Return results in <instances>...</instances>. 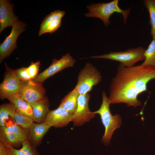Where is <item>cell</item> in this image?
I'll return each mask as SVG.
<instances>
[{"label": "cell", "instance_id": "cell-9", "mask_svg": "<svg viewBox=\"0 0 155 155\" xmlns=\"http://www.w3.org/2000/svg\"><path fill=\"white\" fill-rule=\"evenodd\" d=\"M6 71L3 80L0 85V98L3 100L17 93L21 81L16 75L15 70L10 68L5 62Z\"/></svg>", "mask_w": 155, "mask_h": 155}, {"label": "cell", "instance_id": "cell-22", "mask_svg": "<svg viewBox=\"0 0 155 155\" xmlns=\"http://www.w3.org/2000/svg\"><path fill=\"white\" fill-rule=\"evenodd\" d=\"M65 14V12L64 11L57 10L46 16L40 25L39 36H40L43 34V31L48 24L54 20L62 18Z\"/></svg>", "mask_w": 155, "mask_h": 155}, {"label": "cell", "instance_id": "cell-14", "mask_svg": "<svg viewBox=\"0 0 155 155\" xmlns=\"http://www.w3.org/2000/svg\"><path fill=\"white\" fill-rule=\"evenodd\" d=\"M51 127L50 125L45 122L32 123L29 129L28 139L32 142L33 146L35 147L38 145L44 135Z\"/></svg>", "mask_w": 155, "mask_h": 155}, {"label": "cell", "instance_id": "cell-6", "mask_svg": "<svg viewBox=\"0 0 155 155\" xmlns=\"http://www.w3.org/2000/svg\"><path fill=\"white\" fill-rule=\"evenodd\" d=\"M42 83L34 79L21 81L20 87L17 93L31 105L45 96L46 90Z\"/></svg>", "mask_w": 155, "mask_h": 155}, {"label": "cell", "instance_id": "cell-12", "mask_svg": "<svg viewBox=\"0 0 155 155\" xmlns=\"http://www.w3.org/2000/svg\"><path fill=\"white\" fill-rule=\"evenodd\" d=\"M13 5L7 0H0V33L6 28L12 26L18 20L13 13Z\"/></svg>", "mask_w": 155, "mask_h": 155}, {"label": "cell", "instance_id": "cell-13", "mask_svg": "<svg viewBox=\"0 0 155 155\" xmlns=\"http://www.w3.org/2000/svg\"><path fill=\"white\" fill-rule=\"evenodd\" d=\"M49 106L48 98L46 96L31 105L34 121L38 123L43 122L49 111Z\"/></svg>", "mask_w": 155, "mask_h": 155}, {"label": "cell", "instance_id": "cell-21", "mask_svg": "<svg viewBox=\"0 0 155 155\" xmlns=\"http://www.w3.org/2000/svg\"><path fill=\"white\" fill-rule=\"evenodd\" d=\"M144 5L149 12L151 26L150 34L155 40V0H145L144 1Z\"/></svg>", "mask_w": 155, "mask_h": 155}, {"label": "cell", "instance_id": "cell-3", "mask_svg": "<svg viewBox=\"0 0 155 155\" xmlns=\"http://www.w3.org/2000/svg\"><path fill=\"white\" fill-rule=\"evenodd\" d=\"M102 102L100 108L94 112L100 116L102 123L105 128L104 134L102 141L105 145L109 144L114 131L119 128L121 123V117L118 114L113 115L111 113L109 106L111 103L106 93H102Z\"/></svg>", "mask_w": 155, "mask_h": 155}, {"label": "cell", "instance_id": "cell-20", "mask_svg": "<svg viewBox=\"0 0 155 155\" xmlns=\"http://www.w3.org/2000/svg\"><path fill=\"white\" fill-rule=\"evenodd\" d=\"M144 61L141 65L155 69V40L153 39L144 53Z\"/></svg>", "mask_w": 155, "mask_h": 155}, {"label": "cell", "instance_id": "cell-5", "mask_svg": "<svg viewBox=\"0 0 155 155\" xmlns=\"http://www.w3.org/2000/svg\"><path fill=\"white\" fill-rule=\"evenodd\" d=\"M146 49L139 46L130 48L125 51L111 52L109 53L94 56L88 58H100L111 59L119 62L120 64L126 67L134 66L138 61L144 60Z\"/></svg>", "mask_w": 155, "mask_h": 155}, {"label": "cell", "instance_id": "cell-23", "mask_svg": "<svg viewBox=\"0 0 155 155\" xmlns=\"http://www.w3.org/2000/svg\"><path fill=\"white\" fill-rule=\"evenodd\" d=\"M15 123L24 129H29L33 123V119L16 111L13 118Z\"/></svg>", "mask_w": 155, "mask_h": 155}, {"label": "cell", "instance_id": "cell-11", "mask_svg": "<svg viewBox=\"0 0 155 155\" xmlns=\"http://www.w3.org/2000/svg\"><path fill=\"white\" fill-rule=\"evenodd\" d=\"M72 115L63 108L59 107L55 109L49 111L44 122L48 123L51 127H63L72 121Z\"/></svg>", "mask_w": 155, "mask_h": 155}, {"label": "cell", "instance_id": "cell-17", "mask_svg": "<svg viewBox=\"0 0 155 155\" xmlns=\"http://www.w3.org/2000/svg\"><path fill=\"white\" fill-rule=\"evenodd\" d=\"M0 142L7 148L17 147L24 142L15 133L0 129Z\"/></svg>", "mask_w": 155, "mask_h": 155}, {"label": "cell", "instance_id": "cell-18", "mask_svg": "<svg viewBox=\"0 0 155 155\" xmlns=\"http://www.w3.org/2000/svg\"><path fill=\"white\" fill-rule=\"evenodd\" d=\"M22 148L18 150L13 147L8 148V155H39L34 148L27 140L22 143Z\"/></svg>", "mask_w": 155, "mask_h": 155}, {"label": "cell", "instance_id": "cell-15", "mask_svg": "<svg viewBox=\"0 0 155 155\" xmlns=\"http://www.w3.org/2000/svg\"><path fill=\"white\" fill-rule=\"evenodd\" d=\"M16 108V111L20 114L33 119V113L31 105L21 98L18 93L14 94L7 98Z\"/></svg>", "mask_w": 155, "mask_h": 155}, {"label": "cell", "instance_id": "cell-8", "mask_svg": "<svg viewBox=\"0 0 155 155\" xmlns=\"http://www.w3.org/2000/svg\"><path fill=\"white\" fill-rule=\"evenodd\" d=\"M90 97L89 93L79 94L77 108L72 116V121L74 126H81L95 117L96 114L89 108Z\"/></svg>", "mask_w": 155, "mask_h": 155}, {"label": "cell", "instance_id": "cell-2", "mask_svg": "<svg viewBox=\"0 0 155 155\" xmlns=\"http://www.w3.org/2000/svg\"><path fill=\"white\" fill-rule=\"evenodd\" d=\"M118 2V0H114L107 3H92L87 6L89 12L85 13L84 16L87 17L99 18L102 21L104 26L107 27L111 23L109 20L111 15L117 12L122 14L124 22L126 24L131 8L122 9L119 7Z\"/></svg>", "mask_w": 155, "mask_h": 155}, {"label": "cell", "instance_id": "cell-1", "mask_svg": "<svg viewBox=\"0 0 155 155\" xmlns=\"http://www.w3.org/2000/svg\"><path fill=\"white\" fill-rule=\"evenodd\" d=\"M155 79V69L141 64L126 67L119 64L111 79L108 98L112 104L124 103L135 108L142 105L138 100L140 94L148 91L147 84Z\"/></svg>", "mask_w": 155, "mask_h": 155}, {"label": "cell", "instance_id": "cell-4", "mask_svg": "<svg viewBox=\"0 0 155 155\" xmlns=\"http://www.w3.org/2000/svg\"><path fill=\"white\" fill-rule=\"evenodd\" d=\"M101 79L100 72L91 63L88 62L80 71L77 83L73 90L79 94L89 93Z\"/></svg>", "mask_w": 155, "mask_h": 155}, {"label": "cell", "instance_id": "cell-26", "mask_svg": "<svg viewBox=\"0 0 155 155\" xmlns=\"http://www.w3.org/2000/svg\"><path fill=\"white\" fill-rule=\"evenodd\" d=\"M16 75L20 81H24L31 79L27 70V67H22L15 70Z\"/></svg>", "mask_w": 155, "mask_h": 155}, {"label": "cell", "instance_id": "cell-24", "mask_svg": "<svg viewBox=\"0 0 155 155\" xmlns=\"http://www.w3.org/2000/svg\"><path fill=\"white\" fill-rule=\"evenodd\" d=\"M39 61L34 63L32 62L27 67L28 73L31 79H34L38 75L39 68L40 65Z\"/></svg>", "mask_w": 155, "mask_h": 155}, {"label": "cell", "instance_id": "cell-16", "mask_svg": "<svg viewBox=\"0 0 155 155\" xmlns=\"http://www.w3.org/2000/svg\"><path fill=\"white\" fill-rule=\"evenodd\" d=\"M79 94L73 90L65 95L61 100L59 107H61L73 115L77 106Z\"/></svg>", "mask_w": 155, "mask_h": 155}, {"label": "cell", "instance_id": "cell-27", "mask_svg": "<svg viewBox=\"0 0 155 155\" xmlns=\"http://www.w3.org/2000/svg\"><path fill=\"white\" fill-rule=\"evenodd\" d=\"M0 155H8V148L1 142H0Z\"/></svg>", "mask_w": 155, "mask_h": 155}, {"label": "cell", "instance_id": "cell-25", "mask_svg": "<svg viewBox=\"0 0 155 155\" xmlns=\"http://www.w3.org/2000/svg\"><path fill=\"white\" fill-rule=\"evenodd\" d=\"M62 18L56 19L50 22L44 29L43 34L55 31L61 26Z\"/></svg>", "mask_w": 155, "mask_h": 155}, {"label": "cell", "instance_id": "cell-7", "mask_svg": "<svg viewBox=\"0 0 155 155\" xmlns=\"http://www.w3.org/2000/svg\"><path fill=\"white\" fill-rule=\"evenodd\" d=\"M26 24L22 21H18L12 26L10 34L0 45V62L9 57L14 49L17 48L16 41L19 36L26 30Z\"/></svg>", "mask_w": 155, "mask_h": 155}, {"label": "cell", "instance_id": "cell-10", "mask_svg": "<svg viewBox=\"0 0 155 155\" xmlns=\"http://www.w3.org/2000/svg\"><path fill=\"white\" fill-rule=\"evenodd\" d=\"M76 62L69 53L63 55L59 59H54L51 64L38 75L34 79L43 83L49 78L67 68L72 67Z\"/></svg>", "mask_w": 155, "mask_h": 155}, {"label": "cell", "instance_id": "cell-19", "mask_svg": "<svg viewBox=\"0 0 155 155\" xmlns=\"http://www.w3.org/2000/svg\"><path fill=\"white\" fill-rule=\"evenodd\" d=\"M16 111L15 106L12 103H4L0 106V126H5V121L11 117L13 119Z\"/></svg>", "mask_w": 155, "mask_h": 155}]
</instances>
